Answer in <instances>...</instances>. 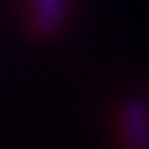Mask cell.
<instances>
[{
  "label": "cell",
  "mask_w": 149,
  "mask_h": 149,
  "mask_svg": "<svg viewBox=\"0 0 149 149\" xmlns=\"http://www.w3.org/2000/svg\"><path fill=\"white\" fill-rule=\"evenodd\" d=\"M68 0H30V24L38 36H54L65 24Z\"/></svg>",
  "instance_id": "2"
},
{
  "label": "cell",
  "mask_w": 149,
  "mask_h": 149,
  "mask_svg": "<svg viewBox=\"0 0 149 149\" xmlns=\"http://www.w3.org/2000/svg\"><path fill=\"white\" fill-rule=\"evenodd\" d=\"M119 133L125 149H149V103L141 95H127L119 103Z\"/></svg>",
  "instance_id": "1"
}]
</instances>
